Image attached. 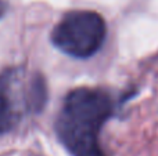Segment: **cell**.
I'll return each mask as SVG.
<instances>
[{
	"mask_svg": "<svg viewBox=\"0 0 158 156\" xmlns=\"http://www.w3.org/2000/svg\"><path fill=\"white\" fill-rule=\"evenodd\" d=\"M114 109L111 96L101 88L78 87L67 94L54 127L71 156H106L98 135Z\"/></svg>",
	"mask_w": 158,
	"mask_h": 156,
	"instance_id": "obj_1",
	"label": "cell"
},
{
	"mask_svg": "<svg viewBox=\"0 0 158 156\" xmlns=\"http://www.w3.org/2000/svg\"><path fill=\"white\" fill-rule=\"evenodd\" d=\"M107 25L98 13L74 10L67 13L50 33L53 46L74 58H90L103 47Z\"/></svg>",
	"mask_w": 158,
	"mask_h": 156,
	"instance_id": "obj_2",
	"label": "cell"
},
{
	"mask_svg": "<svg viewBox=\"0 0 158 156\" xmlns=\"http://www.w3.org/2000/svg\"><path fill=\"white\" fill-rule=\"evenodd\" d=\"M13 71H4L0 75V134L8 133L15 123V111L11 99Z\"/></svg>",
	"mask_w": 158,
	"mask_h": 156,
	"instance_id": "obj_3",
	"label": "cell"
},
{
	"mask_svg": "<svg viewBox=\"0 0 158 156\" xmlns=\"http://www.w3.org/2000/svg\"><path fill=\"white\" fill-rule=\"evenodd\" d=\"M47 97H49V91H47L46 80L42 75H35L28 86L27 108L31 112H42L47 102Z\"/></svg>",
	"mask_w": 158,
	"mask_h": 156,
	"instance_id": "obj_4",
	"label": "cell"
},
{
	"mask_svg": "<svg viewBox=\"0 0 158 156\" xmlns=\"http://www.w3.org/2000/svg\"><path fill=\"white\" fill-rule=\"evenodd\" d=\"M6 11H7V3L4 0H0V18L6 14Z\"/></svg>",
	"mask_w": 158,
	"mask_h": 156,
	"instance_id": "obj_5",
	"label": "cell"
}]
</instances>
